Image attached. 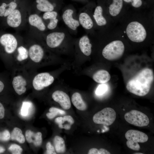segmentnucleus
<instances>
[{
  "instance_id": "obj_1",
  "label": "nucleus",
  "mask_w": 154,
  "mask_h": 154,
  "mask_svg": "<svg viewBox=\"0 0 154 154\" xmlns=\"http://www.w3.org/2000/svg\"><path fill=\"white\" fill-rule=\"evenodd\" d=\"M153 81V70L150 68H145L128 81L126 88L130 92L143 96L148 93Z\"/></svg>"
},
{
  "instance_id": "obj_2",
  "label": "nucleus",
  "mask_w": 154,
  "mask_h": 154,
  "mask_svg": "<svg viewBox=\"0 0 154 154\" xmlns=\"http://www.w3.org/2000/svg\"><path fill=\"white\" fill-rule=\"evenodd\" d=\"M20 44L16 37L11 34H5L0 37V46L3 52L1 57L7 68H13V56Z\"/></svg>"
},
{
  "instance_id": "obj_3",
  "label": "nucleus",
  "mask_w": 154,
  "mask_h": 154,
  "mask_svg": "<svg viewBox=\"0 0 154 154\" xmlns=\"http://www.w3.org/2000/svg\"><path fill=\"white\" fill-rule=\"evenodd\" d=\"M10 84L15 92L21 95L26 91L28 86L31 85L32 77L27 71V68H15L13 69Z\"/></svg>"
},
{
  "instance_id": "obj_4",
  "label": "nucleus",
  "mask_w": 154,
  "mask_h": 154,
  "mask_svg": "<svg viewBox=\"0 0 154 154\" xmlns=\"http://www.w3.org/2000/svg\"><path fill=\"white\" fill-rule=\"evenodd\" d=\"M124 50L125 46L121 41H113L104 47L102 51V54L108 60H116L123 55Z\"/></svg>"
},
{
  "instance_id": "obj_5",
  "label": "nucleus",
  "mask_w": 154,
  "mask_h": 154,
  "mask_svg": "<svg viewBox=\"0 0 154 154\" xmlns=\"http://www.w3.org/2000/svg\"><path fill=\"white\" fill-rule=\"evenodd\" d=\"M126 33L129 39L133 42L143 41L147 36L146 30L143 26L137 21H133L127 25Z\"/></svg>"
},
{
  "instance_id": "obj_6",
  "label": "nucleus",
  "mask_w": 154,
  "mask_h": 154,
  "mask_svg": "<svg viewBox=\"0 0 154 154\" xmlns=\"http://www.w3.org/2000/svg\"><path fill=\"white\" fill-rule=\"evenodd\" d=\"M125 136L127 140L126 143L127 147L135 151L140 149V147L138 143H144L148 139V136L146 134L135 130L127 131L125 133Z\"/></svg>"
},
{
  "instance_id": "obj_7",
  "label": "nucleus",
  "mask_w": 154,
  "mask_h": 154,
  "mask_svg": "<svg viewBox=\"0 0 154 154\" xmlns=\"http://www.w3.org/2000/svg\"><path fill=\"white\" fill-rule=\"evenodd\" d=\"M28 48L29 67L31 65L32 66H38L46 62L44 50L40 44L33 43L31 44Z\"/></svg>"
},
{
  "instance_id": "obj_8",
  "label": "nucleus",
  "mask_w": 154,
  "mask_h": 154,
  "mask_svg": "<svg viewBox=\"0 0 154 154\" xmlns=\"http://www.w3.org/2000/svg\"><path fill=\"white\" fill-rule=\"evenodd\" d=\"M54 76L50 73H38L32 77L31 85L36 91H40L52 84L54 81Z\"/></svg>"
},
{
  "instance_id": "obj_9",
  "label": "nucleus",
  "mask_w": 154,
  "mask_h": 154,
  "mask_svg": "<svg viewBox=\"0 0 154 154\" xmlns=\"http://www.w3.org/2000/svg\"><path fill=\"white\" fill-rule=\"evenodd\" d=\"M29 57L28 47L20 44L14 55L13 69L27 68L29 65Z\"/></svg>"
},
{
  "instance_id": "obj_10",
  "label": "nucleus",
  "mask_w": 154,
  "mask_h": 154,
  "mask_svg": "<svg viewBox=\"0 0 154 154\" xmlns=\"http://www.w3.org/2000/svg\"><path fill=\"white\" fill-rule=\"evenodd\" d=\"M116 117V113L114 110L107 107L95 114L93 116V120L96 124L108 126L114 122Z\"/></svg>"
},
{
  "instance_id": "obj_11",
  "label": "nucleus",
  "mask_w": 154,
  "mask_h": 154,
  "mask_svg": "<svg viewBox=\"0 0 154 154\" xmlns=\"http://www.w3.org/2000/svg\"><path fill=\"white\" fill-rule=\"evenodd\" d=\"M124 118L129 123L139 127L146 126L149 122L147 115L136 110H132L125 113Z\"/></svg>"
},
{
  "instance_id": "obj_12",
  "label": "nucleus",
  "mask_w": 154,
  "mask_h": 154,
  "mask_svg": "<svg viewBox=\"0 0 154 154\" xmlns=\"http://www.w3.org/2000/svg\"><path fill=\"white\" fill-rule=\"evenodd\" d=\"M52 98L55 101L59 103L63 109L67 110L70 108L71 104L70 98L63 91H55L52 94Z\"/></svg>"
},
{
  "instance_id": "obj_13",
  "label": "nucleus",
  "mask_w": 154,
  "mask_h": 154,
  "mask_svg": "<svg viewBox=\"0 0 154 154\" xmlns=\"http://www.w3.org/2000/svg\"><path fill=\"white\" fill-rule=\"evenodd\" d=\"M65 36V34L63 32H54L50 33L46 37V44L50 48H56L62 43Z\"/></svg>"
},
{
  "instance_id": "obj_14",
  "label": "nucleus",
  "mask_w": 154,
  "mask_h": 154,
  "mask_svg": "<svg viewBox=\"0 0 154 154\" xmlns=\"http://www.w3.org/2000/svg\"><path fill=\"white\" fill-rule=\"evenodd\" d=\"M21 22V13L18 9H15L7 17V23L11 27L16 28L19 27Z\"/></svg>"
},
{
  "instance_id": "obj_15",
  "label": "nucleus",
  "mask_w": 154,
  "mask_h": 154,
  "mask_svg": "<svg viewBox=\"0 0 154 154\" xmlns=\"http://www.w3.org/2000/svg\"><path fill=\"white\" fill-rule=\"evenodd\" d=\"M73 11L68 9L65 11L62 15V18L65 24L70 29L76 30L79 25V21L73 19L72 15Z\"/></svg>"
},
{
  "instance_id": "obj_16",
  "label": "nucleus",
  "mask_w": 154,
  "mask_h": 154,
  "mask_svg": "<svg viewBox=\"0 0 154 154\" xmlns=\"http://www.w3.org/2000/svg\"><path fill=\"white\" fill-rule=\"evenodd\" d=\"M29 24L37 28L39 30L44 31L46 29V26L41 18L37 14L30 15L28 18Z\"/></svg>"
},
{
  "instance_id": "obj_17",
  "label": "nucleus",
  "mask_w": 154,
  "mask_h": 154,
  "mask_svg": "<svg viewBox=\"0 0 154 154\" xmlns=\"http://www.w3.org/2000/svg\"><path fill=\"white\" fill-rule=\"evenodd\" d=\"M25 135L28 143H33L37 147L41 145L42 142V134L41 132L35 133L31 131L28 130L25 132Z\"/></svg>"
},
{
  "instance_id": "obj_18",
  "label": "nucleus",
  "mask_w": 154,
  "mask_h": 154,
  "mask_svg": "<svg viewBox=\"0 0 154 154\" xmlns=\"http://www.w3.org/2000/svg\"><path fill=\"white\" fill-rule=\"evenodd\" d=\"M79 45L81 51L84 55L89 56L91 54L92 46L87 36H84L80 39Z\"/></svg>"
},
{
  "instance_id": "obj_19",
  "label": "nucleus",
  "mask_w": 154,
  "mask_h": 154,
  "mask_svg": "<svg viewBox=\"0 0 154 154\" xmlns=\"http://www.w3.org/2000/svg\"><path fill=\"white\" fill-rule=\"evenodd\" d=\"M92 78L93 80L97 83L104 84L110 80L111 76L107 71L101 70L94 73Z\"/></svg>"
},
{
  "instance_id": "obj_20",
  "label": "nucleus",
  "mask_w": 154,
  "mask_h": 154,
  "mask_svg": "<svg viewBox=\"0 0 154 154\" xmlns=\"http://www.w3.org/2000/svg\"><path fill=\"white\" fill-rule=\"evenodd\" d=\"M71 101L74 106L78 110L84 111L86 109V104L79 93L77 92L74 93L72 96Z\"/></svg>"
},
{
  "instance_id": "obj_21",
  "label": "nucleus",
  "mask_w": 154,
  "mask_h": 154,
  "mask_svg": "<svg viewBox=\"0 0 154 154\" xmlns=\"http://www.w3.org/2000/svg\"><path fill=\"white\" fill-rule=\"evenodd\" d=\"M17 7V3L14 1H11L8 4L3 3L0 6V16L7 17Z\"/></svg>"
},
{
  "instance_id": "obj_22",
  "label": "nucleus",
  "mask_w": 154,
  "mask_h": 154,
  "mask_svg": "<svg viewBox=\"0 0 154 154\" xmlns=\"http://www.w3.org/2000/svg\"><path fill=\"white\" fill-rule=\"evenodd\" d=\"M36 1L37 8L40 11L46 12L54 9L53 5L48 0H36Z\"/></svg>"
},
{
  "instance_id": "obj_23",
  "label": "nucleus",
  "mask_w": 154,
  "mask_h": 154,
  "mask_svg": "<svg viewBox=\"0 0 154 154\" xmlns=\"http://www.w3.org/2000/svg\"><path fill=\"white\" fill-rule=\"evenodd\" d=\"M79 22L82 27L87 29H91L93 25V21L90 16L87 13H81L79 16Z\"/></svg>"
},
{
  "instance_id": "obj_24",
  "label": "nucleus",
  "mask_w": 154,
  "mask_h": 154,
  "mask_svg": "<svg viewBox=\"0 0 154 154\" xmlns=\"http://www.w3.org/2000/svg\"><path fill=\"white\" fill-rule=\"evenodd\" d=\"M122 0H113V2L109 7V12L113 16L117 15L120 12L123 7Z\"/></svg>"
},
{
  "instance_id": "obj_25",
  "label": "nucleus",
  "mask_w": 154,
  "mask_h": 154,
  "mask_svg": "<svg viewBox=\"0 0 154 154\" xmlns=\"http://www.w3.org/2000/svg\"><path fill=\"white\" fill-rule=\"evenodd\" d=\"M103 10L102 7L99 6L97 7L95 10L94 17L97 24L99 26L106 25L107 21L106 19L102 16Z\"/></svg>"
},
{
  "instance_id": "obj_26",
  "label": "nucleus",
  "mask_w": 154,
  "mask_h": 154,
  "mask_svg": "<svg viewBox=\"0 0 154 154\" xmlns=\"http://www.w3.org/2000/svg\"><path fill=\"white\" fill-rule=\"evenodd\" d=\"M55 150L58 153H64L66 150L64 141L61 137L56 136L53 140Z\"/></svg>"
},
{
  "instance_id": "obj_27",
  "label": "nucleus",
  "mask_w": 154,
  "mask_h": 154,
  "mask_svg": "<svg viewBox=\"0 0 154 154\" xmlns=\"http://www.w3.org/2000/svg\"><path fill=\"white\" fill-rule=\"evenodd\" d=\"M11 138L12 140L17 141L21 143H24L25 139L22 130L18 127H15L11 132Z\"/></svg>"
},
{
  "instance_id": "obj_28",
  "label": "nucleus",
  "mask_w": 154,
  "mask_h": 154,
  "mask_svg": "<svg viewBox=\"0 0 154 154\" xmlns=\"http://www.w3.org/2000/svg\"><path fill=\"white\" fill-rule=\"evenodd\" d=\"M33 105L30 101H24L23 102L21 110V114L23 116H28L33 109Z\"/></svg>"
},
{
  "instance_id": "obj_29",
  "label": "nucleus",
  "mask_w": 154,
  "mask_h": 154,
  "mask_svg": "<svg viewBox=\"0 0 154 154\" xmlns=\"http://www.w3.org/2000/svg\"><path fill=\"white\" fill-rule=\"evenodd\" d=\"M50 112L46 114L47 117L49 119H52L58 115H64L66 113L63 110L54 107H52L49 109Z\"/></svg>"
},
{
  "instance_id": "obj_30",
  "label": "nucleus",
  "mask_w": 154,
  "mask_h": 154,
  "mask_svg": "<svg viewBox=\"0 0 154 154\" xmlns=\"http://www.w3.org/2000/svg\"><path fill=\"white\" fill-rule=\"evenodd\" d=\"M10 84V82L5 75L0 74V93L3 91L8 84Z\"/></svg>"
},
{
  "instance_id": "obj_31",
  "label": "nucleus",
  "mask_w": 154,
  "mask_h": 154,
  "mask_svg": "<svg viewBox=\"0 0 154 154\" xmlns=\"http://www.w3.org/2000/svg\"><path fill=\"white\" fill-rule=\"evenodd\" d=\"M58 15L57 12L52 11L45 12L43 15V18L44 19L52 20L56 19Z\"/></svg>"
},
{
  "instance_id": "obj_32",
  "label": "nucleus",
  "mask_w": 154,
  "mask_h": 154,
  "mask_svg": "<svg viewBox=\"0 0 154 154\" xmlns=\"http://www.w3.org/2000/svg\"><path fill=\"white\" fill-rule=\"evenodd\" d=\"M9 149L13 154H20L23 151V149L21 147L16 144L11 145Z\"/></svg>"
},
{
  "instance_id": "obj_33",
  "label": "nucleus",
  "mask_w": 154,
  "mask_h": 154,
  "mask_svg": "<svg viewBox=\"0 0 154 154\" xmlns=\"http://www.w3.org/2000/svg\"><path fill=\"white\" fill-rule=\"evenodd\" d=\"M108 88V86L106 84H102L99 85L96 90V94L98 95H102L106 92Z\"/></svg>"
},
{
  "instance_id": "obj_34",
  "label": "nucleus",
  "mask_w": 154,
  "mask_h": 154,
  "mask_svg": "<svg viewBox=\"0 0 154 154\" xmlns=\"http://www.w3.org/2000/svg\"><path fill=\"white\" fill-rule=\"evenodd\" d=\"M11 135L9 131L7 130L2 132H0V141H7L10 139Z\"/></svg>"
},
{
  "instance_id": "obj_35",
  "label": "nucleus",
  "mask_w": 154,
  "mask_h": 154,
  "mask_svg": "<svg viewBox=\"0 0 154 154\" xmlns=\"http://www.w3.org/2000/svg\"><path fill=\"white\" fill-rule=\"evenodd\" d=\"M46 153L48 154H56L54 149L50 142H48L46 144Z\"/></svg>"
},
{
  "instance_id": "obj_36",
  "label": "nucleus",
  "mask_w": 154,
  "mask_h": 154,
  "mask_svg": "<svg viewBox=\"0 0 154 154\" xmlns=\"http://www.w3.org/2000/svg\"><path fill=\"white\" fill-rule=\"evenodd\" d=\"M58 20L56 19L50 20L47 25V28L49 29L52 30L55 29L57 26Z\"/></svg>"
},
{
  "instance_id": "obj_37",
  "label": "nucleus",
  "mask_w": 154,
  "mask_h": 154,
  "mask_svg": "<svg viewBox=\"0 0 154 154\" xmlns=\"http://www.w3.org/2000/svg\"><path fill=\"white\" fill-rule=\"evenodd\" d=\"M63 120L64 122L67 121L71 125L73 124L74 123V119L70 115L64 116L63 117Z\"/></svg>"
},
{
  "instance_id": "obj_38",
  "label": "nucleus",
  "mask_w": 154,
  "mask_h": 154,
  "mask_svg": "<svg viewBox=\"0 0 154 154\" xmlns=\"http://www.w3.org/2000/svg\"><path fill=\"white\" fill-rule=\"evenodd\" d=\"M55 121L58 124L59 128H63V125L62 124L64 122L63 120V117H57L55 119Z\"/></svg>"
},
{
  "instance_id": "obj_39",
  "label": "nucleus",
  "mask_w": 154,
  "mask_h": 154,
  "mask_svg": "<svg viewBox=\"0 0 154 154\" xmlns=\"http://www.w3.org/2000/svg\"><path fill=\"white\" fill-rule=\"evenodd\" d=\"M131 4L133 7L137 8L141 5L142 1L141 0H134V2Z\"/></svg>"
},
{
  "instance_id": "obj_40",
  "label": "nucleus",
  "mask_w": 154,
  "mask_h": 154,
  "mask_svg": "<svg viewBox=\"0 0 154 154\" xmlns=\"http://www.w3.org/2000/svg\"><path fill=\"white\" fill-rule=\"evenodd\" d=\"M5 110V109L3 105L0 102V119H2L4 117Z\"/></svg>"
},
{
  "instance_id": "obj_41",
  "label": "nucleus",
  "mask_w": 154,
  "mask_h": 154,
  "mask_svg": "<svg viewBox=\"0 0 154 154\" xmlns=\"http://www.w3.org/2000/svg\"><path fill=\"white\" fill-rule=\"evenodd\" d=\"M110 153L108 150L104 148H101L98 150V154H110Z\"/></svg>"
},
{
  "instance_id": "obj_42",
  "label": "nucleus",
  "mask_w": 154,
  "mask_h": 154,
  "mask_svg": "<svg viewBox=\"0 0 154 154\" xmlns=\"http://www.w3.org/2000/svg\"><path fill=\"white\" fill-rule=\"evenodd\" d=\"M98 150L96 148H92L89 150L88 154H98Z\"/></svg>"
},
{
  "instance_id": "obj_43",
  "label": "nucleus",
  "mask_w": 154,
  "mask_h": 154,
  "mask_svg": "<svg viewBox=\"0 0 154 154\" xmlns=\"http://www.w3.org/2000/svg\"><path fill=\"white\" fill-rule=\"evenodd\" d=\"M71 125L69 124H67L63 125V128L66 130H69L71 128Z\"/></svg>"
},
{
  "instance_id": "obj_44",
  "label": "nucleus",
  "mask_w": 154,
  "mask_h": 154,
  "mask_svg": "<svg viewBox=\"0 0 154 154\" xmlns=\"http://www.w3.org/2000/svg\"><path fill=\"white\" fill-rule=\"evenodd\" d=\"M5 151V149L3 147L0 146V153L4 152Z\"/></svg>"
},
{
  "instance_id": "obj_45",
  "label": "nucleus",
  "mask_w": 154,
  "mask_h": 154,
  "mask_svg": "<svg viewBox=\"0 0 154 154\" xmlns=\"http://www.w3.org/2000/svg\"><path fill=\"white\" fill-rule=\"evenodd\" d=\"M134 0H123L124 1H125V2H127V3H129V2H131V3H132Z\"/></svg>"
},
{
  "instance_id": "obj_46",
  "label": "nucleus",
  "mask_w": 154,
  "mask_h": 154,
  "mask_svg": "<svg viewBox=\"0 0 154 154\" xmlns=\"http://www.w3.org/2000/svg\"><path fill=\"white\" fill-rule=\"evenodd\" d=\"M134 154H143V153H133Z\"/></svg>"
}]
</instances>
